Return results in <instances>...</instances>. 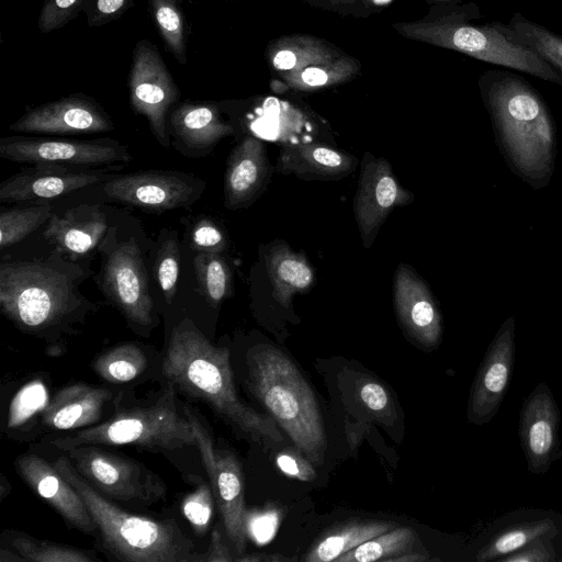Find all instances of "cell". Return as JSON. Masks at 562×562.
<instances>
[{
	"label": "cell",
	"mask_w": 562,
	"mask_h": 562,
	"mask_svg": "<svg viewBox=\"0 0 562 562\" xmlns=\"http://www.w3.org/2000/svg\"><path fill=\"white\" fill-rule=\"evenodd\" d=\"M52 216V205L41 203L0 213V248L20 243Z\"/></svg>",
	"instance_id": "cell-37"
},
{
	"label": "cell",
	"mask_w": 562,
	"mask_h": 562,
	"mask_svg": "<svg viewBox=\"0 0 562 562\" xmlns=\"http://www.w3.org/2000/svg\"><path fill=\"white\" fill-rule=\"evenodd\" d=\"M196 438L210 484L220 508L225 532L238 555L246 550V506L244 476L241 465L234 453L228 450L215 449L213 440L198 417L184 411ZM237 555V557H238ZM236 559V558H235Z\"/></svg>",
	"instance_id": "cell-12"
},
{
	"label": "cell",
	"mask_w": 562,
	"mask_h": 562,
	"mask_svg": "<svg viewBox=\"0 0 562 562\" xmlns=\"http://www.w3.org/2000/svg\"><path fill=\"white\" fill-rule=\"evenodd\" d=\"M265 265L272 295L284 307L290 306L294 295L308 291L314 283V270L307 259L284 243L270 247Z\"/></svg>",
	"instance_id": "cell-26"
},
{
	"label": "cell",
	"mask_w": 562,
	"mask_h": 562,
	"mask_svg": "<svg viewBox=\"0 0 562 562\" xmlns=\"http://www.w3.org/2000/svg\"><path fill=\"white\" fill-rule=\"evenodd\" d=\"M276 464L285 475L301 481L311 482L316 477L315 465L296 448L279 452L276 457Z\"/></svg>",
	"instance_id": "cell-45"
},
{
	"label": "cell",
	"mask_w": 562,
	"mask_h": 562,
	"mask_svg": "<svg viewBox=\"0 0 562 562\" xmlns=\"http://www.w3.org/2000/svg\"><path fill=\"white\" fill-rule=\"evenodd\" d=\"M480 88L503 147L515 169L533 186L552 173L555 134L538 92L520 76L488 70Z\"/></svg>",
	"instance_id": "cell-3"
},
{
	"label": "cell",
	"mask_w": 562,
	"mask_h": 562,
	"mask_svg": "<svg viewBox=\"0 0 562 562\" xmlns=\"http://www.w3.org/2000/svg\"><path fill=\"white\" fill-rule=\"evenodd\" d=\"M52 445L64 451L83 445H132L149 451H169L196 447V438L186 413L180 415L176 389L168 382L153 405L123 408L105 422L52 440Z\"/></svg>",
	"instance_id": "cell-7"
},
{
	"label": "cell",
	"mask_w": 562,
	"mask_h": 562,
	"mask_svg": "<svg viewBox=\"0 0 562 562\" xmlns=\"http://www.w3.org/2000/svg\"><path fill=\"white\" fill-rule=\"evenodd\" d=\"M168 130L175 147L189 157L207 155L221 139L234 133L216 103L193 101L177 103L171 109Z\"/></svg>",
	"instance_id": "cell-21"
},
{
	"label": "cell",
	"mask_w": 562,
	"mask_h": 562,
	"mask_svg": "<svg viewBox=\"0 0 562 562\" xmlns=\"http://www.w3.org/2000/svg\"><path fill=\"white\" fill-rule=\"evenodd\" d=\"M270 177L266 146L256 136H245L231 151L224 176V204L228 210L249 206Z\"/></svg>",
	"instance_id": "cell-22"
},
{
	"label": "cell",
	"mask_w": 562,
	"mask_h": 562,
	"mask_svg": "<svg viewBox=\"0 0 562 562\" xmlns=\"http://www.w3.org/2000/svg\"><path fill=\"white\" fill-rule=\"evenodd\" d=\"M135 0H86L82 13L90 27H99L120 19Z\"/></svg>",
	"instance_id": "cell-44"
},
{
	"label": "cell",
	"mask_w": 562,
	"mask_h": 562,
	"mask_svg": "<svg viewBox=\"0 0 562 562\" xmlns=\"http://www.w3.org/2000/svg\"><path fill=\"white\" fill-rule=\"evenodd\" d=\"M227 244L225 233L207 217L200 218L190 231V246L198 252L222 255Z\"/></svg>",
	"instance_id": "cell-42"
},
{
	"label": "cell",
	"mask_w": 562,
	"mask_h": 562,
	"mask_svg": "<svg viewBox=\"0 0 562 562\" xmlns=\"http://www.w3.org/2000/svg\"><path fill=\"white\" fill-rule=\"evenodd\" d=\"M66 453L79 474L111 501L149 505L166 496L162 480L135 460L97 445L74 447Z\"/></svg>",
	"instance_id": "cell-9"
},
{
	"label": "cell",
	"mask_w": 562,
	"mask_h": 562,
	"mask_svg": "<svg viewBox=\"0 0 562 562\" xmlns=\"http://www.w3.org/2000/svg\"><path fill=\"white\" fill-rule=\"evenodd\" d=\"M113 128V122L101 104L82 93L27 109L10 125L13 132L46 136L95 134Z\"/></svg>",
	"instance_id": "cell-14"
},
{
	"label": "cell",
	"mask_w": 562,
	"mask_h": 562,
	"mask_svg": "<svg viewBox=\"0 0 562 562\" xmlns=\"http://www.w3.org/2000/svg\"><path fill=\"white\" fill-rule=\"evenodd\" d=\"M235 561L231 549L223 540L222 533L215 527L211 535L210 546L206 552L203 553V562H232Z\"/></svg>",
	"instance_id": "cell-48"
},
{
	"label": "cell",
	"mask_w": 562,
	"mask_h": 562,
	"mask_svg": "<svg viewBox=\"0 0 562 562\" xmlns=\"http://www.w3.org/2000/svg\"><path fill=\"white\" fill-rule=\"evenodd\" d=\"M429 560L428 553L423 554L419 552H406L401 555L391 558L389 562H423Z\"/></svg>",
	"instance_id": "cell-50"
},
{
	"label": "cell",
	"mask_w": 562,
	"mask_h": 562,
	"mask_svg": "<svg viewBox=\"0 0 562 562\" xmlns=\"http://www.w3.org/2000/svg\"><path fill=\"white\" fill-rule=\"evenodd\" d=\"M558 533L559 528L551 518L522 521L492 537L477 551L475 560L477 562L498 561L539 538H555Z\"/></svg>",
	"instance_id": "cell-31"
},
{
	"label": "cell",
	"mask_w": 562,
	"mask_h": 562,
	"mask_svg": "<svg viewBox=\"0 0 562 562\" xmlns=\"http://www.w3.org/2000/svg\"><path fill=\"white\" fill-rule=\"evenodd\" d=\"M360 398L367 407L375 412L384 411L390 404L385 389L374 382H368L361 387Z\"/></svg>",
	"instance_id": "cell-47"
},
{
	"label": "cell",
	"mask_w": 562,
	"mask_h": 562,
	"mask_svg": "<svg viewBox=\"0 0 562 562\" xmlns=\"http://www.w3.org/2000/svg\"><path fill=\"white\" fill-rule=\"evenodd\" d=\"M102 170L41 166L24 169L0 184V202L50 200L106 180Z\"/></svg>",
	"instance_id": "cell-20"
},
{
	"label": "cell",
	"mask_w": 562,
	"mask_h": 562,
	"mask_svg": "<svg viewBox=\"0 0 562 562\" xmlns=\"http://www.w3.org/2000/svg\"><path fill=\"white\" fill-rule=\"evenodd\" d=\"M162 373L175 389L209 404L233 429L266 448L283 441L277 423L246 405L235 389L229 350L214 346L190 319L172 330Z\"/></svg>",
	"instance_id": "cell-2"
},
{
	"label": "cell",
	"mask_w": 562,
	"mask_h": 562,
	"mask_svg": "<svg viewBox=\"0 0 562 562\" xmlns=\"http://www.w3.org/2000/svg\"><path fill=\"white\" fill-rule=\"evenodd\" d=\"M0 157L13 162L86 169L128 164L127 147L111 138L79 140L57 137L11 136L0 139Z\"/></svg>",
	"instance_id": "cell-11"
},
{
	"label": "cell",
	"mask_w": 562,
	"mask_h": 562,
	"mask_svg": "<svg viewBox=\"0 0 562 562\" xmlns=\"http://www.w3.org/2000/svg\"><path fill=\"white\" fill-rule=\"evenodd\" d=\"M394 307L400 325L416 342L436 347L442 336V321L427 284L409 266L400 265L394 274Z\"/></svg>",
	"instance_id": "cell-19"
},
{
	"label": "cell",
	"mask_w": 562,
	"mask_h": 562,
	"mask_svg": "<svg viewBox=\"0 0 562 562\" xmlns=\"http://www.w3.org/2000/svg\"><path fill=\"white\" fill-rule=\"evenodd\" d=\"M21 479L46 503H48L68 526L87 535H97L95 524L79 493L59 473L54 463L36 454H21L14 462Z\"/></svg>",
	"instance_id": "cell-18"
},
{
	"label": "cell",
	"mask_w": 562,
	"mask_h": 562,
	"mask_svg": "<svg viewBox=\"0 0 562 562\" xmlns=\"http://www.w3.org/2000/svg\"><path fill=\"white\" fill-rule=\"evenodd\" d=\"M475 4L428 15L394 29L405 37L453 49L476 59L519 70L562 86V76L530 48L510 41L496 23L471 24Z\"/></svg>",
	"instance_id": "cell-6"
},
{
	"label": "cell",
	"mask_w": 562,
	"mask_h": 562,
	"mask_svg": "<svg viewBox=\"0 0 562 562\" xmlns=\"http://www.w3.org/2000/svg\"><path fill=\"white\" fill-rule=\"evenodd\" d=\"M205 181L178 170H146L115 176L103 188L111 200L150 212L189 207Z\"/></svg>",
	"instance_id": "cell-13"
},
{
	"label": "cell",
	"mask_w": 562,
	"mask_h": 562,
	"mask_svg": "<svg viewBox=\"0 0 562 562\" xmlns=\"http://www.w3.org/2000/svg\"><path fill=\"white\" fill-rule=\"evenodd\" d=\"M397 527L381 519H349L331 526L311 546L304 561L330 562L364 541Z\"/></svg>",
	"instance_id": "cell-27"
},
{
	"label": "cell",
	"mask_w": 562,
	"mask_h": 562,
	"mask_svg": "<svg viewBox=\"0 0 562 562\" xmlns=\"http://www.w3.org/2000/svg\"><path fill=\"white\" fill-rule=\"evenodd\" d=\"M90 273L55 249L46 258L2 260L1 312L31 335L48 338L71 333L74 324L97 310L80 291Z\"/></svg>",
	"instance_id": "cell-1"
},
{
	"label": "cell",
	"mask_w": 562,
	"mask_h": 562,
	"mask_svg": "<svg viewBox=\"0 0 562 562\" xmlns=\"http://www.w3.org/2000/svg\"><path fill=\"white\" fill-rule=\"evenodd\" d=\"M553 538L542 537L499 559L502 562H552L559 560Z\"/></svg>",
	"instance_id": "cell-46"
},
{
	"label": "cell",
	"mask_w": 562,
	"mask_h": 562,
	"mask_svg": "<svg viewBox=\"0 0 562 562\" xmlns=\"http://www.w3.org/2000/svg\"><path fill=\"white\" fill-rule=\"evenodd\" d=\"M147 10L165 48L178 64L186 65L190 30L180 0H147Z\"/></svg>",
	"instance_id": "cell-29"
},
{
	"label": "cell",
	"mask_w": 562,
	"mask_h": 562,
	"mask_svg": "<svg viewBox=\"0 0 562 562\" xmlns=\"http://www.w3.org/2000/svg\"><path fill=\"white\" fill-rule=\"evenodd\" d=\"M98 249L101 254L98 281L104 296L134 330H151L156 315L140 243L111 225Z\"/></svg>",
	"instance_id": "cell-8"
},
{
	"label": "cell",
	"mask_w": 562,
	"mask_h": 562,
	"mask_svg": "<svg viewBox=\"0 0 562 562\" xmlns=\"http://www.w3.org/2000/svg\"><path fill=\"white\" fill-rule=\"evenodd\" d=\"M47 393L41 382H32L23 387L14 397L9 422L11 426H19L37 412L46 407Z\"/></svg>",
	"instance_id": "cell-41"
},
{
	"label": "cell",
	"mask_w": 562,
	"mask_h": 562,
	"mask_svg": "<svg viewBox=\"0 0 562 562\" xmlns=\"http://www.w3.org/2000/svg\"><path fill=\"white\" fill-rule=\"evenodd\" d=\"M281 519V510L274 506L262 509L247 510L246 532L257 544L269 542L277 533Z\"/></svg>",
	"instance_id": "cell-43"
},
{
	"label": "cell",
	"mask_w": 562,
	"mask_h": 562,
	"mask_svg": "<svg viewBox=\"0 0 562 562\" xmlns=\"http://www.w3.org/2000/svg\"><path fill=\"white\" fill-rule=\"evenodd\" d=\"M0 561L1 562H22V559L14 553L11 549L2 546L0 549Z\"/></svg>",
	"instance_id": "cell-51"
},
{
	"label": "cell",
	"mask_w": 562,
	"mask_h": 562,
	"mask_svg": "<svg viewBox=\"0 0 562 562\" xmlns=\"http://www.w3.org/2000/svg\"><path fill=\"white\" fill-rule=\"evenodd\" d=\"M254 395L315 467L324 462L326 437L322 413L310 384L280 349L257 345L247 353Z\"/></svg>",
	"instance_id": "cell-5"
},
{
	"label": "cell",
	"mask_w": 562,
	"mask_h": 562,
	"mask_svg": "<svg viewBox=\"0 0 562 562\" xmlns=\"http://www.w3.org/2000/svg\"><path fill=\"white\" fill-rule=\"evenodd\" d=\"M110 226L101 205L81 204L63 214H52L44 237L55 250L76 261L98 249Z\"/></svg>",
	"instance_id": "cell-23"
},
{
	"label": "cell",
	"mask_w": 562,
	"mask_h": 562,
	"mask_svg": "<svg viewBox=\"0 0 562 562\" xmlns=\"http://www.w3.org/2000/svg\"><path fill=\"white\" fill-rule=\"evenodd\" d=\"M179 269L180 247L177 232L164 229L154 262V273L167 303H171L177 293Z\"/></svg>",
	"instance_id": "cell-38"
},
{
	"label": "cell",
	"mask_w": 562,
	"mask_h": 562,
	"mask_svg": "<svg viewBox=\"0 0 562 562\" xmlns=\"http://www.w3.org/2000/svg\"><path fill=\"white\" fill-rule=\"evenodd\" d=\"M127 86L132 110L147 120L158 144L169 148L168 116L180 90L157 46L148 40L137 41L133 48Z\"/></svg>",
	"instance_id": "cell-10"
},
{
	"label": "cell",
	"mask_w": 562,
	"mask_h": 562,
	"mask_svg": "<svg viewBox=\"0 0 562 562\" xmlns=\"http://www.w3.org/2000/svg\"><path fill=\"white\" fill-rule=\"evenodd\" d=\"M413 528L397 526L384 533L371 538L358 547L338 557L337 562H389L391 558L413 551L417 541Z\"/></svg>",
	"instance_id": "cell-34"
},
{
	"label": "cell",
	"mask_w": 562,
	"mask_h": 562,
	"mask_svg": "<svg viewBox=\"0 0 562 562\" xmlns=\"http://www.w3.org/2000/svg\"><path fill=\"white\" fill-rule=\"evenodd\" d=\"M113 393L104 387L75 383L59 389L41 414L42 423L55 430H80L100 423Z\"/></svg>",
	"instance_id": "cell-24"
},
{
	"label": "cell",
	"mask_w": 562,
	"mask_h": 562,
	"mask_svg": "<svg viewBox=\"0 0 562 562\" xmlns=\"http://www.w3.org/2000/svg\"><path fill=\"white\" fill-rule=\"evenodd\" d=\"M560 411L546 383H539L522 403L519 414V438L533 474H544L560 458Z\"/></svg>",
	"instance_id": "cell-17"
},
{
	"label": "cell",
	"mask_w": 562,
	"mask_h": 562,
	"mask_svg": "<svg viewBox=\"0 0 562 562\" xmlns=\"http://www.w3.org/2000/svg\"><path fill=\"white\" fill-rule=\"evenodd\" d=\"M194 271L199 291L204 300L217 307L232 293V271L220 254L198 252L194 258Z\"/></svg>",
	"instance_id": "cell-36"
},
{
	"label": "cell",
	"mask_w": 562,
	"mask_h": 562,
	"mask_svg": "<svg viewBox=\"0 0 562 562\" xmlns=\"http://www.w3.org/2000/svg\"><path fill=\"white\" fill-rule=\"evenodd\" d=\"M515 359V319L508 317L491 341L475 374L468 404V420L490 423L507 392Z\"/></svg>",
	"instance_id": "cell-16"
},
{
	"label": "cell",
	"mask_w": 562,
	"mask_h": 562,
	"mask_svg": "<svg viewBox=\"0 0 562 562\" xmlns=\"http://www.w3.org/2000/svg\"><path fill=\"white\" fill-rule=\"evenodd\" d=\"M431 1H454V0H431Z\"/></svg>",
	"instance_id": "cell-53"
},
{
	"label": "cell",
	"mask_w": 562,
	"mask_h": 562,
	"mask_svg": "<svg viewBox=\"0 0 562 562\" xmlns=\"http://www.w3.org/2000/svg\"><path fill=\"white\" fill-rule=\"evenodd\" d=\"M358 165L353 156L328 145L307 142L281 147L277 169L305 180H338L350 175Z\"/></svg>",
	"instance_id": "cell-25"
},
{
	"label": "cell",
	"mask_w": 562,
	"mask_h": 562,
	"mask_svg": "<svg viewBox=\"0 0 562 562\" xmlns=\"http://www.w3.org/2000/svg\"><path fill=\"white\" fill-rule=\"evenodd\" d=\"M496 24L510 41L533 50L562 76V36L519 12L514 13L508 25Z\"/></svg>",
	"instance_id": "cell-30"
},
{
	"label": "cell",
	"mask_w": 562,
	"mask_h": 562,
	"mask_svg": "<svg viewBox=\"0 0 562 562\" xmlns=\"http://www.w3.org/2000/svg\"><path fill=\"white\" fill-rule=\"evenodd\" d=\"M272 67L281 72L295 71L340 56L329 44L307 35L282 37L270 45Z\"/></svg>",
	"instance_id": "cell-28"
},
{
	"label": "cell",
	"mask_w": 562,
	"mask_h": 562,
	"mask_svg": "<svg viewBox=\"0 0 562 562\" xmlns=\"http://www.w3.org/2000/svg\"><path fill=\"white\" fill-rule=\"evenodd\" d=\"M148 366L144 350L133 342L117 345L92 362L93 371L109 383H125L139 376Z\"/></svg>",
	"instance_id": "cell-35"
},
{
	"label": "cell",
	"mask_w": 562,
	"mask_h": 562,
	"mask_svg": "<svg viewBox=\"0 0 562 562\" xmlns=\"http://www.w3.org/2000/svg\"><path fill=\"white\" fill-rule=\"evenodd\" d=\"M215 497L211 484L201 482L181 503V512L196 535H204L210 526Z\"/></svg>",
	"instance_id": "cell-39"
},
{
	"label": "cell",
	"mask_w": 562,
	"mask_h": 562,
	"mask_svg": "<svg viewBox=\"0 0 562 562\" xmlns=\"http://www.w3.org/2000/svg\"><path fill=\"white\" fill-rule=\"evenodd\" d=\"M359 71V64L349 56H338L331 60L306 68L282 72L285 83L295 90L313 91L328 88L352 78Z\"/></svg>",
	"instance_id": "cell-33"
},
{
	"label": "cell",
	"mask_w": 562,
	"mask_h": 562,
	"mask_svg": "<svg viewBox=\"0 0 562 562\" xmlns=\"http://www.w3.org/2000/svg\"><path fill=\"white\" fill-rule=\"evenodd\" d=\"M2 536L7 540V547L16 553L22 562L99 561L91 551L37 539L21 531L5 530Z\"/></svg>",
	"instance_id": "cell-32"
},
{
	"label": "cell",
	"mask_w": 562,
	"mask_h": 562,
	"mask_svg": "<svg viewBox=\"0 0 562 562\" xmlns=\"http://www.w3.org/2000/svg\"><path fill=\"white\" fill-rule=\"evenodd\" d=\"M413 200V193L400 184L390 162L366 153L353 205L363 246L369 248L372 245L380 227L396 206Z\"/></svg>",
	"instance_id": "cell-15"
},
{
	"label": "cell",
	"mask_w": 562,
	"mask_h": 562,
	"mask_svg": "<svg viewBox=\"0 0 562 562\" xmlns=\"http://www.w3.org/2000/svg\"><path fill=\"white\" fill-rule=\"evenodd\" d=\"M55 468L85 502L101 546L123 562H203V554L173 519L156 520L130 514L101 495L76 470L67 456L54 461Z\"/></svg>",
	"instance_id": "cell-4"
},
{
	"label": "cell",
	"mask_w": 562,
	"mask_h": 562,
	"mask_svg": "<svg viewBox=\"0 0 562 562\" xmlns=\"http://www.w3.org/2000/svg\"><path fill=\"white\" fill-rule=\"evenodd\" d=\"M11 491V484L4 474L0 477V499L2 501Z\"/></svg>",
	"instance_id": "cell-52"
},
{
	"label": "cell",
	"mask_w": 562,
	"mask_h": 562,
	"mask_svg": "<svg viewBox=\"0 0 562 562\" xmlns=\"http://www.w3.org/2000/svg\"><path fill=\"white\" fill-rule=\"evenodd\" d=\"M86 0H45L37 19L42 34L64 27L83 11Z\"/></svg>",
	"instance_id": "cell-40"
},
{
	"label": "cell",
	"mask_w": 562,
	"mask_h": 562,
	"mask_svg": "<svg viewBox=\"0 0 562 562\" xmlns=\"http://www.w3.org/2000/svg\"><path fill=\"white\" fill-rule=\"evenodd\" d=\"M296 560V558H286L281 554H262V553H255V554H241L236 557L235 561L237 562H282V561H293Z\"/></svg>",
	"instance_id": "cell-49"
},
{
	"label": "cell",
	"mask_w": 562,
	"mask_h": 562,
	"mask_svg": "<svg viewBox=\"0 0 562 562\" xmlns=\"http://www.w3.org/2000/svg\"><path fill=\"white\" fill-rule=\"evenodd\" d=\"M223 1H237V0H223Z\"/></svg>",
	"instance_id": "cell-54"
}]
</instances>
